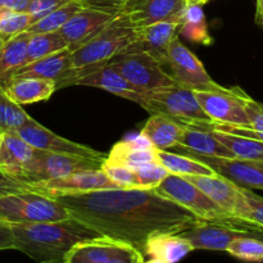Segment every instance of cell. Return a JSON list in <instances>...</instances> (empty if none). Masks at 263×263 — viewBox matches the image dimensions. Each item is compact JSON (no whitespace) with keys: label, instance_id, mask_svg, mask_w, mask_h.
<instances>
[{"label":"cell","instance_id":"cell-45","mask_svg":"<svg viewBox=\"0 0 263 263\" xmlns=\"http://www.w3.org/2000/svg\"><path fill=\"white\" fill-rule=\"evenodd\" d=\"M31 0H0V8L15 10V12H27Z\"/></svg>","mask_w":263,"mask_h":263},{"label":"cell","instance_id":"cell-48","mask_svg":"<svg viewBox=\"0 0 263 263\" xmlns=\"http://www.w3.org/2000/svg\"><path fill=\"white\" fill-rule=\"evenodd\" d=\"M143 263H163V262L158 261V259H154V258H151V259H148V261H145V259H144V261H143Z\"/></svg>","mask_w":263,"mask_h":263},{"label":"cell","instance_id":"cell-17","mask_svg":"<svg viewBox=\"0 0 263 263\" xmlns=\"http://www.w3.org/2000/svg\"><path fill=\"white\" fill-rule=\"evenodd\" d=\"M186 4L184 0H130L121 13L127 15L134 27L158 22H181Z\"/></svg>","mask_w":263,"mask_h":263},{"label":"cell","instance_id":"cell-6","mask_svg":"<svg viewBox=\"0 0 263 263\" xmlns=\"http://www.w3.org/2000/svg\"><path fill=\"white\" fill-rule=\"evenodd\" d=\"M105 63L144 92L176 85L164 71L162 62L148 53L122 51Z\"/></svg>","mask_w":263,"mask_h":263},{"label":"cell","instance_id":"cell-44","mask_svg":"<svg viewBox=\"0 0 263 263\" xmlns=\"http://www.w3.org/2000/svg\"><path fill=\"white\" fill-rule=\"evenodd\" d=\"M14 249V235L9 222L0 220V251Z\"/></svg>","mask_w":263,"mask_h":263},{"label":"cell","instance_id":"cell-11","mask_svg":"<svg viewBox=\"0 0 263 263\" xmlns=\"http://www.w3.org/2000/svg\"><path fill=\"white\" fill-rule=\"evenodd\" d=\"M200 107L211 121L234 126H249L246 109L248 94L241 87H223L221 90H193Z\"/></svg>","mask_w":263,"mask_h":263},{"label":"cell","instance_id":"cell-19","mask_svg":"<svg viewBox=\"0 0 263 263\" xmlns=\"http://www.w3.org/2000/svg\"><path fill=\"white\" fill-rule=\"evenodd\" d=\"M116 15L99 9L82 7L58 32L66 40L68 49L72 51L97 35Z\"/></svg>","mask_w":263,"mask_h":263},{"label":"cell","instance_id":"cell-20","mask_svg":"<svg viewBox=\"0 0 263 263\" xmlns=\"http://www.w3.org/2000/svg\"><path fill=\"white\" fill-rule=\"evenodd\" d=\"M136 39L123 51H143L163 61L167 48L179 35V23L158 22L145 27H136Z\"/></svg>","mask_w":263,"mask_h":263},{"label":"cell","instance_id":"cell-33","mask_svg":"<svg viewBox=\"0 0 263 263\" xmlns=\"http://www.w3.org/2000/svg\"><path fill=\"white\" fill-rule=\"evenodd\" d=\"M241 193L246 199V207L236 217H233L234 225L252 231L263 240V197L246 187H241Z\"/></svg>","mask_w":263,"mask_h":263},{"label":"cell","instance_id":"cell-5","mask_svg":"<svg viewBox=\"0 0 263 263\" xmlns=\"http://www.w3.org/2000/svg\"><path fill=\"white\" fill-rule=\"evenodd\" d=\"M136 103L151 115L161 113L181 123L212 122L198 103L193 90L179 85L141 92Z\"/></svg>","mask_w":263,"mask_h":263},{"label":"cell","instance_id":"cell-41","mask_svg":"<svg viewBox=\"0 0 263 263\" xmlns=\"http://www.w3.org/2000/svg\"><path fill=\"white\" fill-rule=\"evenodd\" d=\"M72 0H31L27 8V13L31 15L32 23L37 22L49 13L54 12L58 8L68 4Z\"/></svg>","mask_w":263,"mask_h":263},{"label":"cell","instance_id":"cell-12","mask_svg":"<svg viewBox=\"0 0 263 263\" xmlns=\"http://www.w3.org/2000/svg\"><path fill=\"white\" fill-rule=\"evenodd\" d=\"M145 257L130 244L100 236L74 246L64 263H143Z\"/></svg>","mask_w":263,"mask_h":263},{"label":"cell","instance_id":"cell-1","mask_svg":"<svg viewBox=\"0 0 263 263\" xmlns=\"http://www.w3.org/2000/svg\"><path fill=\"white\" fill-rule=\"evenodd\" d=\"M71 217L103 236L130 244L144 256L149 238L180 234L200 220L154 189H105L84 194L59 195Z\"/></svg>","mask_w":263,"mask_h":263},{"label":"cell","instance_id":"cell-4","mask_svg":"<svg viewBox=\"0 0 263 263\" xmlns=\"http://www.w3.org/2000/svg\"><path fill=\"white\" fill-rule=\"evenodd\" d=\"M67 208L54 198L32 190L12 193L0 197V220L9 223H40L67 220Z\"/></svg>","mask_w":263,"mask_h":263},{"label":"cell","instance_id":"cell-38","mask_svg":"<svg viewBox=\"0 0 263 263\" xmlns=\"http://www.w3.org/2000/svg\"><path fill=\"white\" fill-rule=\"evenodd\" d=\"M32 25L31 15L27 12H15L0 8V35L5 39L18 35Z\"/></svg>","mask_w":263,"mask_h":263},{"label":"cell","instance_id":"cell-14","mask_svg":"<svg viewBox=\"0 0 263 263\" xmlns=\"http://www.w3.org/2000/svg\"><path fill=\"white\" fill-rule=\"evenodd\" d=\"M105 189H120V187L103 172L102 168L76 172V174L30 185V190L50 198L59 197V195L84 194V193Z\"/></svg>","mask_w":263,"mask_h":263},{"label":"cell","instance_id":"cell-18","mask_svg":"<svg viewBox=\"0 0 263 263\" xmlns=\"http://www.w3.org/2000/svg\"><path fill=\"white\" fill-rule=\"evenodd\" d=\"M184 179L202 190L231 217H236L246 207L241 187L226 177L216 174L213 176H184Z\"/></svg>","mask_w":263,"mask_h":263},{"label":"cell","instance_id":"cell-27","mask_svg":"<svg viewBox=\"0 0 263 263\" xmlns=\"http://www.w3.org/2000/svg\"><path fill=\"white\" fill-rule=\"evenodd\" d=\"M185 130L177 145L205 157L235 158L233 153L215 138L207 128L184 123Z\"/></svg>","mask_w":263,"mask_h":263},{"label":"cell","instance_id":"cell-43","mask_svg":"<svg viewBox=\"0 0 263 263\" xmlns=\"http://www.w3.org/2000/svg\"><path fill=\"white\" fill-rule=\"evenodd\" d=\"M25 190H30V185L18 181V180L13 179V177L8 176L4 172L0 171V197L12 194V193L25 192Z\"/></svg>","mask_w":263,"mask_h":263},{"label":"cell","instance_id":"cell-42","mask_svg":"<svg viewBox=\"0 0 263 263\" xmlns=\"http://www.w3.org/2000/svg\"><path fill=\"white\" fill-rule=\"evenodd\" d=\"M82 7L99 9L110 14H120L130 0H79Z\"/></svg>","mask_w":263,"mask_h":263},{"label":"cell","instance_id":"cell-23","mask_svg":"<svg viewBox=\"0 0 263 263\" xmlns=\"http://www.w3.org/2000/svg\"><path fill=\"white\" fill-rule=\"evenodd\" d=\"M0 84L10 99L20 105L48 100L57 90L55 81L37 77H9Z\"/></svg>","mask_w":263,"mask_h":263},{"label":"cell","instance_id":"cell-49","mask_svg":"<svg viewBox=\"0 0 263 263\" xmlns=\"http://www.w3.org/2000/svg\"><path fill=\"white\" fill-rule=\"evenodd\" d=\"M4 40H7V39H5L4 36H3V35H0V45H2L3 41H4Z\"/></svg>","mask_w":263,"mask_h":263},{"label":"cell","instance_id":"cell-30","mask_svg":"<svg viewBox=\"0 0 263 263\" xmlns=\"http://www.w3.org/2000/svg\"><path fill=\"white\" fill-rule=\"evenodd\" d=\"M247 115L249 118V126H234L226 125V123H215V122H195L198 125L205 126V127L215 128L218 131L236 134V135L247 136V138L257 139L263 141V103L257 102L253 98L248 95L246 100Z\"/></svg>","mask_w":263,"mask_h":263},{"label":"cell","instance_id":"cell-22","mask_svg":"<svg viewBox=\"0 0 263 263\" xmlns=\"http://www.w3.org/2000/svg\"><path fill=\"white\" fill-rule=\"evenodd\" d=\"M72 69H73L72 53L68 48H66L50 54V55L25 64L17 71L13 72L7 79L9 77H37V79L53 80L57 84L63 77H66Z\"/></svg>","mask_w":263,"mask_h":263},{"label":"cell","instance_id":"cell-40","mask_svg":"<svg viewBox=\"0 0 263 263\" xmlns=\"http://www.w3.org/2000/svg\"><path fill=\"white\" fill-rule=\"evenodd\" d=\"M140 189H154L168 175L167 170L158 162L141 166L135 170Z\"/></svg>","mask_w":263,"mask_h":263},{"label":"cell","instance_id":"cell-21","mask_svg":"<svg viewBox=\"0 0 263 263\" xmlns=\"http://www.w3.org/2000/svg\"><path fill=\"white\" fill-rule=\"evenodd\" d=\"M107 163L136 170L141 166L158 162L157 149L141 135L121 140L110 149ZM159 163V162H158Z\"/></svg>","mask_w":263,"mask_h":263},{"label":"cell","instance_id":"cell-31","mask_svg":"<svg viewBox=\"0 0 263 263\" xmlns=\"http://www.w3.org/2000/svg\"><path fill=\"white\" fill-rule=\"evenodd\" d=\"M157 158H158L159 164H162L168 174L176 175V176H213L216 175V172L207 164L184 154L157 149Z\"/></svg>","mask_w":263,"mask_h":263},{"label":"cell","instance_id":"cell-39","mask_svg":"<svg viewBox=\"0 0 263 263\" xmlns=\"http://www.w3.org/2000/svg\"><path fill=\"white\" fill-rule=\"evenodd\" d=\"M102 170L115 184L118 185L120 189H140L135 170L107 162H103Z\"/></svg>","mask_w":263,"mask_h":263},{"label":"cell","instance_id":"cell-2","mask_svg":"<svg viewBox=\"0 0 263 263\" xmlns=\"http://www.w3.org/2000/svg\"><path fill=\"white\" fill-rule=\"evenodd\" d=\"M10 226L14 235V249L36 263H64L74 246L103 236L73 217L53 222L10 223Z\"/></svg>","mask_w":263,"mask_h":263},{"label":"cell","instance_id":"cell-25","mask_svg":"<svg viewBox=\"0 0 263 263\" xmlns=\"http://www.w3.org/2000/svg\"><path fill=\"white\" fill-rule=\"evenodd\" d=\"M184 130V123L161 113H153L141 128L140 135L158 151H170L179 144Z\"/></svg>","mask_w":263,"mask_h":263},{"label":"cell","instance_id":"cell-36","mask_svg":"<svg viewBox=\"0 0 263 263\" xmlns=\"http://www.w3.org/2000/svg\"><path fill=\"white\" fill-rule=\"evenodd\" d=\"M28 118L30 116L10 99L0 84V133H15Z\"/></svg>","mask_w":263,"mask_h":263},{"label":"cell","instance_id":"cell-28","mask_svg":"<svg viewBox=\"0 0 263 263\" xmlns=\"http://www.w3.org/2000/svg\"><path fill=\"white\" fill-rule=\"evenodd\" d=\"M30 37L31 33L28 31H23L3 41L0 45V81L25 66Z\"/></svg>","mask_w":263,"mask_h":263},{"label":"cell","instance_id":"cell-47","mask_svg":"<svg viewBox=\"0 0 263 263\" xmlns=\"http://www.w3.org/2000/svg\"><path fill=\"white\" fill-rule=\"evenodd\" d=\"M210 0H184V3L187 5H204Z\"/></svg>","mask_w":263,"mask_h":263},{"label":"cell","instance_id":"cell-24","mask_svg":"<svg viewBox=\"0 0 263 263\" xmlns=\"http://www.w3.org/2000/svg\"><path fill=\"white\" fill-rule=\"evenodd\" d=\"M35 148L26 143L17 133L2 134L0 171L20 181L23 170L33 156Z\"/></svg>","mask_w":263,"mask_h":263},{"label":"cell","instance_id":"cell-46","mask_svg":"<svg viewBox=\"0 0 263 263\" xmlns=\"http://www.w3.org/2000/svg\"><path fill=\"white\" fill-rule=\"evenodd\" d=\"M256 23L263 30V0H257Z\"/></svg>","mask_w":263,"mask_h":263},{"label":"cell","instance_id":"cell-34","mask_svg":"<svg viewBox=\"0 0 263 263\" xmlns=\"http://www.w3.org/2000/svg\"><path fill=\"white\" fill-rule=\"evenodd\" d=\"M68 48L66 40L62 37L61 33L46 32V33H31V37L27 44V57L26 64L33 61L48 57L50 54L57 53L62 49Z\"/></svg>","mask_w":263,"mask_h":263},{"label":"cell","instance_id":"cell-9","mask_svg":"<svg viewBox=\"0 0 263 263\" xmlns=\"http://www.w3.org/2000/svg\"><path fill=\"white\" fill-rule=\"evenodd\" d=\"M157 193L190 211L193 215L205 221H220L231 217L220 205L211 200L202 190L184 177L168 174L161 184L154 187Z\"/></svg>","mask_w":263,"mask_h":263},{"label":"cell","instance_id":"cell-15","mask_svg":"<svg viewBox=\"0 0 263 263\" xmlns=\"http://www.w3.org/2000/svg\"><path fill=\"white\" fill-rule=\"evenodd\" d=\"M15 133L26 141L40 151L53 152V153L71 154V156L85 157V158L95 159V161L104 162L107 156L90 146L82 145V144L74 143V141L67 140L62 136L57 135L49 128L44 127L39 122H36L32 117L28 118Z\"/></svg>","mask_w":263,"mask_h":263},{"label":"cell","instance_id":"cell-50","mask_svg":"<svg viewBox=\"0 0 263 263\" xmlns=\"http://www.w3.org/2000/svg\"><path fill=\"white\" fill-rule=\"evenodd\" d=\"M0 145H2V133H0Z\"/></svg>","mask_w":263,"mask_h":263},{"label":"cell","instance_id":"cell-16","mask_svg":"<svg viewBox=\"0 0 263 263\" xmlns=\"http://www.w3.org/2000/svg\"><path fill=\"white\" fill-rule=\"evenodd\" d=\"M229 218L220 221L202 220L187 230L180 233V235L184 236L192 244L194 251L203 249L218 252H226L229 244L239 236H256L247 229L233 225Z\"/></svg>","mask_w":263,"mask_h":263},{"label":"cell","instance_id":"cell-13","mask_svg":"<svg viewBox=\"0 0 263 263\" xmlns=\"http://www.w3.org/2000/svg\"><path fill=\"white\" fill-rule=\"evenodd\" d=\"M170 151H177L180 154L192 157L202 163L207 164L220 176L226 177L238 186L246 189L263 190V161H251L239 158H218L205 157L195 152L187 151L179 145H175Z\"/></svg>","mask_w":263,"mask_h":263},{"label":"cell","instance_id":"cell-29","mask_svg":"<svg viewBox=\"0 0 263 263\" xmlns=\"http://www.w3.org/2000/svg\"><path fill=\"white\" fill-rule=\"evenodd\" d=\"M187 125L199 126V127L210 130L215 135V138L235 156V158L251 159V161H263V141L261 140L236 135V134L225 133V131H218L215 130V128L198 125V123H187Z\"/></svg>","mask_w":263,"mask_h":263},{"label":"cell","instance_id":"cell-10","mask_svg":"<svg viewBox=\"0 0 263 263\" xmlns=\"http://www.w3.org/2000/svg\"><path fill=\"white\" fill-rule=\"evenodd\" d=\"M73 85L99 87V89L135 103L138 102L139 95L144 92L134 86L133 84H130L122 74L108 66L105 62L73 68L66 77L57 82V90L67 86H73Z\"/></svg>","mask_w":263,"mask_h":263},{"label":"cell","instance_id":"cell-35","mask_svg":"<svg viewBox=\"0 0 263 263\" xmlns=\"http://www.w3.org/2000/svg\"><path fill=\"white\" fill-rule=\"evenodd\" d=\"M82 8L81 3L79 0H72L68 4L58 8L54 12L49 13L48 15L39 20L37 22L32 23L26 31L30 33H46V32H57L61 30L64 25L69 21V18L79 12Z\"/></svg>","mask_w":263,"mask_h":263},{"label":"cell","instance_id":"cell-3","mask_svg":"<svg viewBox=\"0 0 263 263\" xmlns=\"http://www.w3.org/2000/svg\"><path fill=\"white\" fill-rule=\"evenodd\" d=\"M136 31L127 15L120 13L89 41L71 51L73 68L105 62L122 53L135 41Z\"/></svg>","mask_w":263,"mask_h":263},{"label":"cell","instance_id":"cell-32","mask_svg":"<svg viewBox=\"0 0 263 263\" xmlns=\"http://www.w3.org/2000/svg\"><path fill=\"white\" fill-rule=\"evenodd\" d=\"M203 5H187L179 25V33L189 41L211 45L213 39L208 31Z\"/></svg>","mask_w":263,"mask_h":263},{"label":"cell","instance_id":"cell-37","mask_svg":"<svg viewBox=\"0 0 263 263\" xmlns=\"http://www.w3.org/2000/svg\"><path fill=\"white\" fill-rule=\"evenodd\" d=\"M226 252L243 262L261 263L263 262V240L251 235L239 236L229 244Z\"/></svg>","mask_w":263,"mask_h":263},{"label":"cell","instance_id":"cell-8","mask_svg":"<svg viewBox=\"0 0 263 263\" xmlns=\"http://www.w3.org/2000/svg\"><path fill=\"white\" fill-rule=\"evenodd\" d=\"M102 161H95L85 157L35 149L32 158L23 170L20 181L27 185L48 181L76 172L99 170L102 168Z\"/></svg>","mask_w":263,"mask_h":263},{"label":"cell","instance_id":"cell-26","mask_svg":"<svg viewBox=\"0 0 263 263\" xmlns=\"http://www.w3.org/2000/svg\"><path fill=\"white\" fill-rule=\"evenodd\" d=\"M194 251L192 244L180 234H157L148 239L144 257L158 259L163 263H177Z\"/></svg>","mask_w":263,"mask_h":263},{"label":"cell","instance_id":"cell-7","mask_svg":"<svg viewBox=\"0 0 263 263\" xmlns=\"http://www.w3.org/2000/svg\"><path fill=\"white\" fill-rule=\"evenodd\" d=\"M164 71L175 84L189 90H221L223 86L213 81L198 57L180 41L179 35L174 37L162 61Z\"/></svg>","mask_w":263,"mask_h":263}]
</instances>
